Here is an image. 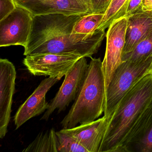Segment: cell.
<instances>
[{
    "mask_svg": "<svg viewBox=\"0 0 152 152\" xmlns=\"http://www.w3.org/2000/svg\"><path fill=\"white\" fill-rule=\"evenodd\" d=\"M83 15L53 14L33 16L24 55L74 54L91 58L106 34L102 30H97L92 35L73 34L75 23Z\"/></svg>",
    "mask_w": 152,
    "mask_h": 152,
    "instance_id": "1",
    "label": "cell"
},
{
    "mask_svg": "<svg viewBox=\"0 0 152 152\" xmlns=\"http://www.w3.org/2000/svg\"><path fill=\"white\" fill-rule=\"evenodd\" d=\"M152 101V73L144 76L122 99L110 119L99 152H127L130 131Z\"/></svg>",
    "mask_w": 152,
    "mask_h": 152,
    "instance_id": "2",
    "label": "cell"
},
{
    "mask_svg": "<svg viewBox=\"0 0 152 152\" xmlns=\"http://www.w3.org/2000/svg\"><path fill=\"white\" fill-rule=\"evenodd\" d=\"M106 87L100 58H91L81 89L68 114L61 122L63 129L91 122L104 113Z\"/></svg>",
    "mask_w": 152,
    "mask_h": 152,
    "instance_id": "3",
    "label": "cell"
},
{
    "mask_svg": "<svg viewBox=\"0 0 152 152\" xmlns=\"http://www.w3.org/2000/svg\"><path fill=\"white\" fill-rule=\"evenodd\" d=\"M152 57L123 61L115 69L106 91L104 116L108 121L122 99L144 76L152 73Z\"/></svg>",
    "mask_w": 152,
    "mask_h": 152,
    "instance_id": "4",
    "label": "cell"
},
{
    "mask_svg": "<svg viewBox=\"0 0 152 152\" xmlns=\"http://www.w3.org/2000/svg\"><path fill=\"white\" fill-rule=\"evenodd\" d=\"M89 64L86 57L81 58L65 76L63 83L41 120L48 121L56 110L58 113L65 110L75 100L84 83Z\"/></svg>",
    "mask_w": 152,
    "mask_h": 152,
    "instance_id": "5",
    "label": "cell"
},
{
    "mask_svg": "<svg viewBox=\"0 0 152 152\" xmlns=\"http://www.w3.org/2000/svg\"><path fill=\"white\" fill-rule=\"evenodd\" d=\"M82 57L74 54H39L26 56L23 64L34 76H48L60 80Z\"/></svg>",
    "mask_w": 152,
    "mask_h": 152,
    "instance_id": "6",
    "label": "cell"
},
{
    "mask_svg": "<svg viewBox=\"0 0 152 152\" xmlns=\"http://www.w3.org/2000/svg\"><path fill=\"white\" fill-rule=\"evenodd\" d=\"M127 23L128 18L126 17L115 20L108 27L106 35V48L102 61L106 91L115 69L122 62Z\"/></svg>",
    "mask_w": 152,
    "mask_h": 152,
    "instance_id": "7",
    "label": "cell"
},
{
    "mask_svg": "<svg viewBox=\"0 0 152 152\" xmlns=\"http://www.w3.org/2000/svg\"><path fill=\"white\" fill-rule=\"evenodd\" d=\"M33 16L19 6L0 20V47H25L31 33Z\"/></svg>",
    "mask_w": 152,
    "mask_h": 152,
    "instance_id": "8",
    "label": "cell"
},
{
    "mask_svg": "<svg viewBox=\"0 0 152 152\" xmlns=\"http://www.w3.org/2000/svg\"><path fill=\"white\" fill-rule=\"evenodd\" d=\"M16 6L27 10L33 16L53 14H92L90 0H14Z\"/></svg>",
    "mask_w": 152,
    "mask_h": 152,
    "instance_id": "9",
    "label": "cell"
},
{
    "mask_svg": "<svg viewBox=\"0 0 152 152\" xmlns=\"http://www.w3.org/2000/svg\"><path fill=\"white\" fill-rule=\"evenodd\" d=\"M16 71L13 63L0 59V138L7 132L11 118L13 97L15 91Z\"/></svg>",
    "mask_w": 152,
    "mask_h": 152,
    "instance_id": "10",
    "label": "cell"
},
{
    "mask_svg": "<svg viewBox=\"0 0 152 152\" xmlns=\"http://www.w3.org/2000/svg\"><path fill=\"white\" fill-rule=\"evenodd\" d=\"M59 80H60L57 78L49 77L42 81L39 86L21 105L16 113L14 117L16 129L20 128L31 118L39 115L48 110L49 103L46 101V94Z\"/></svg>",
    "mask_w": 152,
    "mask_h": 152,
    "instance_id": "11",
    "label": "cell"
},
{
    "mask_svg": "<svg viewBox=\"0 0 152 152\" xmlns=\"http://www.w3.org/2000/svg\"><path fill=\"white\" fill-rule=\"evenodd\" d=\"M107 121L103 116L91 122L60 131L69 135L84 147L88 152H99Z\"/></svg>",
    "mask_w": 152,
    "mask_h": 152,
    "instance_id": "12",
    "label": "cell"
},
{
    "mask_svg": "<svg viewBox=\"0 0 152 152\" xmlns=\"http://www.w3.org/2000/svg\"><path fill=\"white\" fill-rule=\"evenodd\" d=\"M128 18L126 41L123 54L132 51L152 33V11H145L142 7Z\"/></svg>",
    "mask_w": 152,
    "mask_h": 152,
    "instance_id": "13",
    "label": "cell"
},
{
    "mask_svg": "<svg viewBox=\"0 0 152 152\" xmlns=\"http://www.w3.org/2000/svg\"><path fill=\"white\" fill-rule=\"evenodd\" d=\"M152 128V101L145 108L130 131L124 147L127 152L139 142Z\"/></svg>",
    "mask_w": 152,
    "mask_h": 152,
    "instance_id": "14",
    "label": "cell"
},
{
    "mask_svg": "<svg viewBox=\"0 0 152 152\" xmlns=\"http://www.w3.org/2000/svg\"><path fill=\"white\" fill-rule=\"evenodd\" d=\"M23 152H58V141L55 129L40 133Z\"/></svg>",
    "mask_w": 152,
    "mask_h": 152,
    "instance_id": "15",
    "label": "cell"
},
{
    "mask_svg": "<svg viewBox=\"0 0 152 152\" xmlns=\"http://www.w3.org/2000/svg\"><path fill=\"white\" fill-rule=\"evenodd\" d=\"M130 1L112 0L96 31H105L115 20L125 17Z\"/></svg>",
    "mask_w": 152,
    "mask_h": 152,
    "instance_id": "16",
    "label": "cell"
},
{
    "mask_svg": "<svg viewBox=\"0 0 152 152\" xmlns=\"http://www.w3.org/2000/svg\"><path fill=\"white\" fill-rule=\"evenodd\" d=\"M104 16V14H91L83 16L75 25L74 34L92 35L96 31Z\"/></svg>",
    "mask_w": 152,
    "mask_h": 152,
    "instance_id": "17",
    "label": "cell"
},
{
    "mask_svg": "<svg viewBox=\"0 0 152 152\" xmlns=\"http://www.w3.org/2000/svg\"><path fill=\"white\" fill-rule=\"evenodd\" d=\"M58 141V152H88L76 140L60 131L56 132Z\"/></svg>",
    "mask_w": 152,
    "mask_h": 152,
    "instance_id": "18",
    "label": "cell"
},
{
    "mask_svg": "<svg viewBox=\"0 0 152 152\" xmlns=\"http://www.w3.org/2000/svg\"><path fill=\"white\" fill-rule=\"evenodd\" d=\"M152 152V128L144 138L133 146L130 152Z\"/></svg>",
    "mask_w": 152,
    "mask_h": 152,
    "instance_id": "19",
    "label": "cell"
},
{
    "mask_svg": "<svg viewBox=\"0 0 152 152\" xmlns=\"http://www.w3.org/2000/svg\"><path fill=\"white\" fill-rule=\"evenodd\" d=\"M112 0H90L92 14H104Z\"/></svg>",
    "mask_w": 152,
    "mask_h": 152,
    "instance_id": "20",
    "label": "cell"
},
{
    "mask_svg": "<svg viewBox=\"0 0 152 152\" xmlns=\"http://www.w3.org/2000/svg\"><path fill=\"white\" fill-rule=\"evenodd\" d=\"M16 7L14 0H0V20L9 15Z\"/></svg>",
    "mask_w": 152,
    "mask_h": 152,
    "instance_id": "21",
    "label": "cell"
},
{
    "mask_svg": "<svg viewBox=\"0 0 152 152\" xmlns=\"http://www.w3.org/2000/svg\"><path fill=\"white\" fill-rule=\"evenodd\" d=\"M142 0H131L125 17H129L142 7Z\"/></svg>",
    "mask_w": 152,
    "mask_h": 152,
    "instance_id": "22",
    "label": "cell"
},
{
    "mask_svg": "<svg viewBox=\"0 0 152 152\" xmlns=\"http://www.w3.org/2000/svg\"><path fill=\"white\" fill-rule=\"evenodd\" d=\"M142 9L145 11H152V0H142Z\"/></svg>",
    "mask_w": 152,
    "mask_h": 152,
    "instance_id": "23",
    "label": "cell"
}]
</instances>
